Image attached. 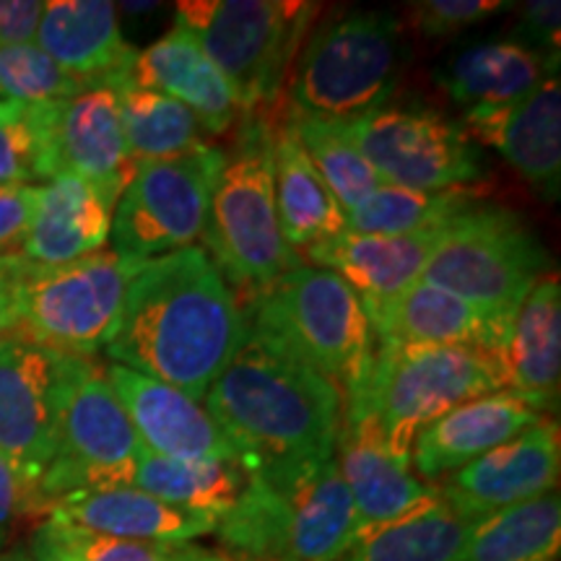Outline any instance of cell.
Returning a JSON list of instances; mask_svg holds the SVG:
<instances>
[{
  "mask_svg": "<svg viewBox=\"0 0 561 561\" xmlns=\"http://www.w3.org/2000/svg\"><path fill=\"white\" fill-rule=\"evenodd\" d=\"M284 121L297 133L301 149L346 214L382 185L380 174L371 170L341 123L318 121V117L301 115L294 107H286Z\"/></svg>",
  "mask_w": 561,
  "mask_h": 561,
  "instance_id": "cell-35",
  "label": "cell"
},
{
  "mask_svg": "<svg viewBox=\"0 0 561 561\" xmlns=\"http://www.w3.org/2000/svg\"><path fill=\"white\" fill-rule=\"evenodd\" d=\"M91 87L60 68L42 47H0V100L42 104L62 102Z\"/></svg>",
  "mask_w": 561,
  "mask_h": 561,
  "instance_id": "cell-38",
  "label": "cell"
},
{
  "mask_svg": "<svg viewBox=\"0 0 561 561\" xmlns=\"http://www.w3.org/2000/svg\"><path fill=\"white\" fill-rule=\"evenodd\" d=\"M0 561H34L32 551L24 549V546H16V549L0 553Z\"/></svg>",
  "mask_w": 561,
  "mask_h": 561,
  "instance_id": "cell-45",
  "label": "cell"
},
{
  "mask_svg": "<svg viewBox=\"0 0 561 561\" xmlns=\"http://www.w3.org/2000/svg\"><path fill=\"white\" fill-rule=\"evenodd\" d=\"M553 73H559L557 55L530 50L515 39H483L442 62L434 81L453 102L471 110L523 100Z\"/></svg>",
  "mask_w": 561,
  "mask_h": 561,
  "instance_id": "cell-27",
  "label": "cell"
},
{
  "mask_svg": "<svg viewBox=\"0 0 561 561\" xmlns=\"http://www.w3.org/2000/svg\"><path fill=\"white\" fill-rule=\"evenodd\" d=\"M216 536L229 561H341L359 525L335 458H328L248 471Z\"/></svg>",
  "mask_w": 561,
  "mask_h": 561,
  "instance_id": "cell-3",
  "label": "cell"
},
{
  "mask_svg": "<svg viewBox=\"0 0 561 561\" xmlns=\"http://www.w3.org/2000/svg\"><path fill=\"white\" fill-rule=\"evenodd\" d=\"M403 68V21L390 11H348L307 34L289 76V107L354 123L388 104Z\"/></svg>",
  "mask_w": 561,
  "mask_h": 561,
  "instance_id": "cell-7",
  "label": "cell"
},
{
  "mask_svg": "<svg viewBox=\"0 0 561 561\" xmlns=\"http://www.w3.org/2000/svg\"><path fill=\"white\" fill-rule=\"evenodd\" d=\"M224 151V167L210 195L203 242L227 278L237 301L265 289L299 255L284 240L273 193V123L265 112H248Z\"/></svg>",
  "mask_w": 561,
  "mask_h": 561,
  "instance_id": "cell-4",
  "label": "cell"
},
{
  "mask_svg": "<svg viewBox=\"0 0 561 561\" xmlns=\"http://www.w3.org/2000/svg\"><path fill=\"white\" fill-rule=\"evenodd\" d=\"M140 453L144 445L112 388L107 364L60 354L58 447L32 515H45L70 491L133 486Z\"/></svg>",
  "mask_w": 561,
  "mask_h": 561,
  "instance_id": "cell-10",
  "label": "cell"
},
{
  "mask_svg": "<svg viewBox=\"0 0 561 561\" xmlns=\"http://www.w3.org/2000/svg\"><path fill=\"white\" fill-rule=\"evenodd\" d=\"M107 377L144 450L174 460H221L244 468L240 447L203 403L121 364H107Z\"/></svg>",
  "mask_w": 561,
  "mask_h": 561,
  "instance_id": "cell-17",
  "label": "cell"
},
{
  "mask_svg": "<svg viewBox=\"0 0 561 561\" xmlns=\"http://www.w3.org/2000/svg\"><path fill=\"white\" fill-rule=\"evenodd\" d=\"M47 104L0 100V185L45 180Z\"/></svg>",
  "mask_w": 561,
  "mask_h": 561,
  "instance_id": "cell-37",
  "label": "cell"
},
{
  "mask_svg": "<svg viewBox=\"0 0 561 561\" xmlns=\"http://www.w3.org/2000/svg\"><path fill=\"white\" fill-rule=\"evenodd\" d=\"M335 466L348 489L359 533L396 520L437 494L413 473L409 458L390 450L382 426L359 405L343 411Z\"/></svg>",
  "mask_w": 561,
  "mask_h": 561,
  "instance_id": "cell-18",
  "label": "cell"
},
{
  "mask_svg": "<svg viewBox=\"0 0 561 561\" xmlns=\"http://www.w3.org/2000/svg\"><path fill=\"white\" fill-rule=\"evenodd\" d=\"M58 388L60 354L19 335L0 341V458L24 486L30 515L58 447Z\"/></svg>",
  "mask_w": 561,
  "mask_h": 561,
  "instance_id": "cell-14",
  "label": "cell"
},
{
  "mask_svg": "<svg viewBox=\"0 0 561 561\" xmlns=\"http://www.w3.org/2000/svg\"><path fill=\"white\" fill-rule=\"evenodd\" d=\"M561 546L559 491L494 512L476 525L460 561H557Z\"/></svg>",
  "mask_w": 561,
  "mask_h": 561,
  "instance_id": "cell-33",
  "label": "cell"
},
{
  "mask_svg": "<svg viewBox=\"0 0 561 561\" xmlns=\"http://www.w3.org/2000/svg\"><path fill=\"white\" fill-rule=\"evenodd\" d=\"M445 229H426L405 237L356 234L346 229L333 240L312 244L305 255L310 265L331 271L348 284L364 307L382 305L401 297L424 278Z\"/></svg>",
  "mask_w": 561,
  "mask_h": 561,
  "instance_id": "cell-25",
  "label": "cell"
},
{
  "mask_svg": "<svg viewBox=\"0 0 561 561\" xmlns=\"http://www.w3.org/2000/svg\"><path fill=\"white\" fill-rule=\"evenodd\" d=\"M248 473L237 462L174 460L144 450L138 458L133 486L172 504L221 520L240 500Z\"/></svg>",
  "mask_w": 561,
  "mask_h": 561,
  "instance_id": "cell-31",
  "label": "cell"
},
{
  "mask_svg": "<svg viewBox=\"0 0 561 561\" xmlns=\"http://www.w3.org/2000/svg\"><path fill=\"white\" fill-rule=\"evenodd\" d=\"M121 112L125 140L136 164L178 157L208 144V133L198 117L159 91L133 87L130 81L123 83Z\"/></svg>",
  "mask_w": 561,
  "mask_h": 561,
  "instance_id": "cell-34",
  "label": "cell"
},
{
  "mask_svg": "<svg viewBox=\"0 0 561 561\" xmlns=\"http://www.w3.org/2000/svg\"><path fill=\"white\" fill-rule=\"evenodd\" d=\"M30 515V502H26L24 486H21L11 466L0 458V553L11 541V533L16 528L19 517Z\"/></svg>",
  "mask_w": 561,
  "mask_h": 561,
  "instance_id": "cell-43",
  "label": "cell"
},
{
  "mask_svg": "<svg viewBox=\"0 0 561 561\" xmlns=\"http://www.w3.org/2000/svg\"><path fill=\"white\" fill-rule=\"evenodd\" d=\"M138 268L112 248L62 265H37L13 252L5 271L9 335L62 356L96 359L115 333Z\"/></svg>",
  "mask_w": 561,
  "mask_h": 561,
  "instance_id": "cell-6",
  "label": "cell"
},
{
  "mask_svg": "<svg viewBox=\"0 0 561 561\" xmlns=\"http://www.w3.org/2000/svg\"><path fill=\"white\" fill-rule=\"evenodd\" d=\"M5 271H9V255H0V341L9 335V314H5Z\"/></svg>",
  "mask_w": 561,
  "mask_h": 561,
  "instance_id": "cell-44",
  "label": "cell"
},
{
  "mask_svg": "<svg viewBox=\"0 0 561 561\" xmlns=\"http://www.w3.org/2000/svg\"><path fill=\"white\" fill-rule=\"evenodd\" d=\"M30 551L34 561H229L221 551L198 543L123 541L50 520H42L32 533Z\"/></svg>",
  "mask_w": 561,
  "mask_h": 561,
  "instance_id": "cell-36",
  "label": "cell"
},
{
  "mask_svg": "<svg viewBox=\"0 0 561 561\" xmlns=\"http://www.w3.org/2000/svg\"><path fill=\"white\" fill-rule=\"evenodd\" d=\"M510 390L504 356L481 348L380 343L364 388L346 405L369 411L390 450L411 460L416 434L447 411Z\"/></svg>",
  "mask_w": 561,
  "mask_h": 561,
  "instance_id": "cell-8",
  "label": "cell"
},
{
  "mask_svg": "<svg viewBox=\"0 0 561 561\" xmlns=\"http://www.w3.org/2000/svg\"><path fill=\"white\" fill-rule=\"evenodd\" d=\"M479 523L434 494L396 520L359 533L341 561H460Z\"/></svg>",
  "mask_w": 561,
  "mask_h": 561,
  "instance_id": "cell-30",
  "label": "cell"
},
{
  "mask_svg": "<svg viewBox=\"0 0 561 561\" xmlns=\"http://www.w3.org/2000/svg\"><path fill=\"white\" fill-rule=\"evenodd\" d=\"M543 419H549V413L515 390L476 398L447 411L416 434L411 468L421 481L434 486Z\"/></svg>",
  "mask_w": 561,
  "mask_h": 561,
  "instance_id": "cell-21",
  "label": "cell"
},
{
  "mask_svg": "<svg viewBox=\"0 0 561 561\" xmlns=\"http://www.w3.org/2000/svg\"><path fill=\"white\" fill-rule=\"evenodd\" d=\"M34 45L87 87L128 83L138 53L123 37L121 11L107 0L45 3Z\"/></svg>",
  "mask_w": 561,
  "mask_h": 561,
  "instance_id": "cell-23",
  "label": "cell"
},
{
  "mask_svg": "<svg viewBox=\"0 0 561 561\" xmlns=\"http://www.w3.org/2000/svg\"><path fill=\"white\" fill-rule=\"evenodd\" d=\"M240 307L244 322L335 385L343 401L364 388L377 341L362 299L335 273L299 263Z\"/></svg>",
  "mask_w": 561,
  "mask_h": 561,
  "instance_id": "cell-5",
  "label": "cell"
},
{
  "mask_svg": "<svg viewBox=\"0 0 561 561\" xmlns=\"http://www.w3.org/2000/svg\"><path fill=\"white\" fill-rule=\"evenodd\" d=\"M561 5L559 0H530L523 5L520 16H517L515 34L510 39L520 42V45L538 50L543 55H557L559 58V42H561Z\"/></svg>",
  "mask_w": 561,
  "mask_h": 561,
  "instance_id": "cell-40",
  "label": "cell"
},
{
  "mask_svg": "<svg viewBox=\"0 0 561 561\" xmlns=\"http://www.w3.org/2000/svg\"><path fill=\"white\" fill-rule=\"evenodd\" d=\"M559 466V426L557 421L543 419L434 483V489L462 515L483 520L494 512L517 507V504L557 491Z\"/></svg>",
  "mask_w": 561,
  "mask_h": 561,
  "instance_id": "cell-16",
  "label": "cell"
},
{
  "mask_svg": "<svg viewBox=\"0 0 561 561\" xmlns=\"http://www.w3.org/2000/svg\"><path fill=\"white\" fill-rule=\"evenodd\" d=\"M242 333L237 294L208 252L193 244L140 265L104 354L203 403Z\"/></svg>",
  "mask_w": 561,
  "mask_h": 561,
  "instance_id": "cell-1",
  "label": "cell"
},
{
  "mask_svg": "<svg viewBox=\"0 0 561 561\" xmlns=\"http://www.w3.org/2000/svg\"><path fill=\"white\" fill-rule=\"evenodd\" d=\"M123 9H128L130 13H153L159 5L157 3H125Z\"/></svg>",
  "mask_w": 561,
  "mask_h": 561,
  "instance_id": "cell-46",
  "label": "cell"
},
{
  "mask_svg": "<svg viewBox=\"0 0 561 561\" xmlns=\"http://www.w3.org/2000/svg\"><path fill=\"white\" fill-rule=\"evenodd\" d=\"M136 170L123 130L121 87H91L47 104L45 182L70 174L121 198Z\"/></svg>",
  "mask_w": 561,
  "mask_h": 561,
  "instance_id": "cell-15",
  "label": "cell"
},
{
  "mask_svg": "<svg viewBox=\"0 0 561 561\" xmlns=\"http://www.w3.org/2000/svg\"><path fill=\"white\" fill-rule=\"evenodd\" d=\"M371 333L380 343L401 346H458L494 351L504 356L512 318L489 312L458 294L421 278L401 297L367 305Z\"/></svg>",
  "mask_w": 561,
  "mask_h": 561,
  "instance_id": "cell-20",
  "label": "cell"
},
{
  "mask_svg": "<svg viewBox=\"0 0 561 561\" xmlns=\"http://www.w3.org/2000/svg\"><path fill=\"white\" fill-rule=\"evenodd\" d=\"M273 193L284 240L297 252L328 242L348 229L346 210L301 149L286 121L273 130Z\"/></svg>",
  "mask_w": 561,
  "mask_h": 561,
  "instance_id": "cell-28",
  "label": "cell"
},
{
  "mask_svg": "<svg viewBox=\"0 0 561 561\" xmlns=\"http://www.w3.org/2000/svg\"><path fill=\"white\" fill-rule=\"evenodd\" d=\"M343 128L371 170L390 185L437 193L476 187L486 174L479 144L460 121L437 110L385 104Z\"/></svg>",
  "mask_w": 561,
  "mask_h": 561,
  "instance_id": "cell-13",
  "label": "cell"
},
{
  "mask_svg": "<svg viewBox=\"0 0 561 561\" xmlns=\"http://www.w3.org/2000/svg\"><path fill=\"white\" fill-rule=\"evenodd\" d=\"M318 5L301 0H182L178 24L227 76L244 115L280 104Z\"/></svg>",
  "mask_w": 561,
  "mask_h": 561,
  "instance_id": "cell-9",
  "label": "cell"
},
{
  "mask_svg": "<svg viewBox=\"0 0 561 561\" xmlns=\"http://www.w3.org/2000/svg\"><path fill=\"white\" fill-rule=\"evenodd\" d=\"M483 187H453V191H411L382 182L359 206L346 214L348 231L356 234L405 237L426 229L450 227L460 214L479 206Z\"/></svg>",
  "mask_w": 561,
  "mask_h": 561,
  "instance_id": "cell-32",
  "label": "cell"
},
{
  "mask_svg": "<svg viewBox=\"0 0 561 561\" xmlns=\"http://www.w3.org/2000/svg\"><path fill=\"white\" fill-rule=\"evenodd\" d=\"M510 390L549 413L559 401L561 377V284L551 271L515 312L504 343Z\"/></svg>",
  "mask_w": 561,
  "mask_h": 561,
  "instance_id": "cell-29",
  "label": "cell"
},
{
  "mask_svg": "<svg viewBox=\"0 0 561 561\" xmlns=\"http://www.w3.org/2000/svg\"><path fill=\"white\" fill-rule=\"evenodd\" d=\"M203 405L240 447L244 473L335 458L346 411L335 385L250 322Z\"/></svg>",
  "mask_w": 561,
  "mask_h": 561,
  "instance_id": "cell-2",
  "label": "cell"
},
{
  "mask_svg": "<svg viewBox=\"0 0 561 561\" xmlns=\"http://www.w3.org/2000/svg\"><path fill=\"white\" fill-rule=\"evenodd\" d=\"M117 201L115 193L70 174L47 180L39 185L34 219L16 255L37 265H62L94 255L107 248Z\"/></svg>",
  "mask_w": 561,
  "mask_h": 561,
  "instance_id": "cell-26",
  "label": "cell"
},
{
  "mask_svg": "<svg viewBox=\"0 0 561 561\" xmlns=\"http://www.w3.org/2000/svg\"><path fill=\"white\" fill-rule=\"evenodd\" d=\"M224 149L208 144L170 159L144 161L112 214V250L130 263L193 248L203 237Z\"/></svg>",
  "mask_w": 561,
  "mask_h": 561,
  "instance_id": "cell-12",
  "label": "cell"
},
{
  "mask_svg": "<svg viewBox=\"0 0 561 561\" xmlns=\"http://www.w3.org/2000/svg\"><path fill=\"white\" fill-rule=\"evenodd\" d=\"M507 9L504 0H419L405 5V19L421 37H453Z\"/></svg>",
  "mask_w": 561,
  "mask_h": 561,
  "instance_id": "cell-39",
  "label": "cell"
},
{
  "mask_svg": "<svg viewBox=\"0 0 561 561\" xmlns=\"http://www.w3.org/2000/svg\"><path fill=\"white\" fill-rule=\"evenodd\" d=\"M130 83L185 104L208 136H221L244 117L234 87L203 53L198 39L180 24L146 50L136 53Z\"/></svg>",
  "mask_w": 561,
  "mask_h": 561,
  "instance_id": "cell-24",
  "label": "cell"
},
{
  "mask_svg": "<svg viewBox=\"0 0 561 561\" xmlns=\"http://www.w3.org/2000/svg\"><path fill=\"white\" fill-rule=\"evenodd\" d=\"M45 520L123 541L195 543L216 533L219 520L180 510L136 486L70 491L45 510Z\"/></svg>",
  "mask_w": 561,
  "mask_h": 561,
  "instance_id": "cell-22",
  "label": "cell"
},
{
  "mask_svg": "<svg viewBox=\"0 0 561 561\" xmlns=\"http://www.w3.org/2000/svg\"><path fill=\"white\" fill-rule=\"evenodd\" d=\"M473 144L494 149L520 178L553 201L561 182V83L546 79L523 100L471 107L460 117Z\"/></svg>",
  "mask_w": 561,
  "mask_h": 561,
  "instance_id": "cell-19",
  "label": "cell"
},
{
  "mask_svg": "<svg viewBox=\"0 0 561 561\" xmlns=\"http://www.w3.org/2000/svg\"><path fill=\"white\" fill-rule=\"evenodd\" d=\"M45 3L39 0H0V47L30 45L37 39Z\"/></svg>",
  "mask_w": 561,
  "mask_h": 561,
  "instance_id": "cell-42",
  "label": "cell"
},
{
  "mask_svg": "<svg viewBox=\"0 0 561 561\" xmlns=\"http://www.w3.org/2000/svg\"><path fill=\"white\" fill-rule=\"evenodd\" d=\"M39 185H0V255L19 252L34 219Z\"/></svg>",
  "mask_w": 561,
  "mask_h": 561,
  "instance_id": "cell-41",
  "label": "cell"
},
{
  "mask_svg": "<svg viewBox=\"0 0 561 561\" xmlns=\"http://www.w3.org/2000/svg\"><path fill=\"white\" fill-rule=\"evenodd\" d=\"M551 271L557 268L549 250L523 216L481 201L445 229L424 280L483 310L515 318L525 297Z\"/></svg>",
  "mask_w": 561,
  "mask_h": 561,
  "instance_id": "cell-11",
  "label": "cell"
}]
</instances>
